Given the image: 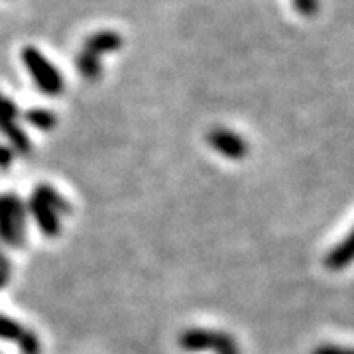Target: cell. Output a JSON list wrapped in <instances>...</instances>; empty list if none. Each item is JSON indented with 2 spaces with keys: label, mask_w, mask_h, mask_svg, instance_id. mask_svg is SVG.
<instances>
[{
  "label": "cell",
  "mask_w": 354,
  "mask_h": 354,
  "mask_svg": "<svg viewBox=\"0 0 354 354\" xmlns=\"http://www.w3.org/2000/svg\"><path fill=\"white\" fill-rule=\"evenodd\" d=\"M22 64L28 69V73L32 77V81L36 83V87L48 95V97H57L62 95L65 88L64 77L55 69V65L34 46H26L22 50Z\"/></svg>",
  "instance_id": "6da1fadb"
},
{
  "label": "cell",
  "mask_w": 354,
  "mask_h": 354,
  "mask_svg": "<svg viewBox=\"0 0 354 354\" xmlns=\"http://www.w3.org/2000/svg\"><path fill=\"white\" fill-rule=\"evenodd\" d=\"M26 207L16 195H0V241L12 248L24 244Z\"/></svg>",
  "instance_id": "7a4b0ae2"
},
{
  "label": "cell",
  "mask_w": 354,
  "mask_h": 354,
  "mask_svg": "<svg viewBox=\"0 0 354 354\" xmlns=\"http://www.w3.org/2000/svg\"><path fill=\"white\" fill-rule=\"evenodd\" d=\"M179 346L187 353H216L225 354L239 348L236 341L223 330L187 329L179 337Z\"/></svg>",
  "instance_id": "3957f363"
},
{
  "label": "cell",
  "mask_w": 354,
  "mask_h": 354,
  "mask_svg": "<svg viewBox=\"0 0 354 354\" xmlns=\"http://www.w3.org/2000/svg\"><path fill=\"white\" fill-rule=\"evenodd\" d=\"M207 142L215 152L223 153L228 160H244L248 153L246 140L227 128H213L207 136Z\"/></svg>",
  "instance_id": "277c9868"
},
{
  "label": "cell",
  "mask_w": 354,
  "mask_h": 354,
  "mask_svg": "<svg viewBox=\"0 0 354 354\" xmlns=\"http://www.w3.org/2000/svg\"><path fill=\"white\" fill-rule=\"evenodd\" d=\"M354 262V228L335 248L325 256V268L330 272H341Z\"/></svg>",
  "instance_id": "5b68a950"
},
{
  "label": "cell",
  "mask_w": 354,
  "mask_h": 354,
  "mask_svg": "<svg viewBox=\"0 0 354 354\" xmlns=\"http://www.w3.org/2000/svg\"><path fill=\"white\" fill-rule=\"evenodd\" d=\"M120 48H122V38L114 30H101L97 34H91L83 44V50L97 57H101L104 53H114Z\"/></svg>",
  "instance_id": "8992f818"
},
{
  "label": "cell",
  "mask_w": 354,
  "mask_h": 354,
  "mask_svg": "<svg viewBox=\"0 0 354 354\" xmlns=\"http://www.w3.org/2000/svg\"><path fill=\"white\" fill-rule=\"evenodd\" d=\"M30 211H32V215L36 218L39 230H41L48 239H55V236L59 234V230H62L59 215H57L53 209H50L46 203H41L32 197V201H30Z\"/></svg>",
  "instance_id": "52a82bcc"
},
{
  "label": "cell",
  "mask_w": 354,
  "mask_h": 354,
  "mask_svg": "<svg viewBox=\"0 0 354 354\" xmlns=\"http://www.w3.org/2000/svg\"><path fill=\"white\" fill-rule=\"evenodd\" d=\"M0 132L8 138V142L12 144V148L16 152L20 153H30L32 152V142L28 138L22 128L18 127L16 120H10V118H0Z\"/></svg>",
  "instance_id": "ba28073f"
},
{
  "label": "cell",
  "mask_w": 354,
  "mask_h": 354,
  "mask_svg": "<svg viewBox=\"0 0 354 354\" xmlns=\"http://www.w3.org/2000/svg\"><path fill=\"white\" fill-rule=\"evenodd\" d=\"M34 199L46 203V205H48L50 209H53L57 215H69V213H71V205H69V201L65 199L64 195H59L51 185H46V183H41V185L36 187V191H34Z\"/></svg>",
  "instance_id": "9c48e42d"
},
{
  "label": "cell",
  "mask_w": 354,
  "mask_h": 354,
  "mask_svg": "<svg viewBox=\"0 0 354 354\" xmlns=\"http://www.w3.org/2000/svg\"><path fill=\"white\" fill-rule=\"evenodd\" d=\"M75 67L81 75L85 77L87 81H97L102 73L101 57L88 53V51L81 50V53H77L75 57Z\"/></svg>",
  "instance_id": "30bf717a"
},
{
  "label": "cell",
  "mask_w": 354,
  "mask_h": 354,
  "mask_svg": "<svg viewBox=\"0 0 354 354\" xmlns=\"http://www.w3.org/2000/svg\"><path fill=\"white\" fill-rule=\"evenodd\" d=\"M26 122H30L34 128H38L41 132H50L57 124V116L48 111V109H30L24 114Z\"/></svg>",
  "instance_id": "8fae6325"
},
{
  "label": "cell",
  "mask_w": 354,
  "mask_h": 354,
  "mask_svg": "<svg viewBox=\"0 0 354 354\" xmlns=\"http://www.w3.org/2000/svg\"><path fill=\"white\" fill-rule=\"evenodd\" d=\"M24 327L20 323H16L14 319L6 315H0V339L2 341H20V337L24 335Z\"/></svg>",
  "instance_id": "7c38bea8"
},
{
  "label": "cell",
  "mask_w": 354,
  "mask_h": 354,
  "mask_svg": "<svg viewBox=\"0 0 354 354\" xmlns=\"http://www.w3.org/2000/svg\"><path fill=\"white\" fill-rule=\"evenodd\" d=\"M18 344H20V353L22 354H39V351H41L38 335L34 330H24Z\"/></svg>",
  "instance_id": "4fadbf2b"
},
{
  "label": "cell",
  "mask_w": 354,
  "mask_h": 354,
  "mask_svg": "<svg viewBox=\"0 0 354 354\" xmlns=\"http://www.w3.org/2000/svg\"><path fill=\"white\" fill-rule=\"evenodd\" d=\"M293 8L305 18H313L319 12V0H291Z\"/></svg>",
  "instance_id": "5bb4252c"
},
{
  "label": "cell",
  "mask_w": 354,
  "mask_h": 354,
  "mask_svg": "<svg viewBox=\"0 0 354 354\" xmlns=\"http://www.w3.org/2000/svg\"><path fill=\"white\" fill-rule=\"evenodd\" d=\"M0 118H10V120L18 118V106L4 95H0Z\"/></svg>",
  "instance_id": "9a60e30c"
},
{
  "label": "cell",
  "mask_w": 354,
  "mask_h": 354,
  "mask_svg": "<svg viewBox=\"0 0 354 354\" xmlns=\"http://www.w3.org/2000/svg\"><path fill=\"white\" fill-rule=\"evenodd\" d=\"M311 354H354V348H346L339 344H321Z\"/></svg>",
  "instance_id": "2e32d148"
},
{
  "label": "cell",
  "mask_w": 354,
  "mask_h": 354,
  "mask_svg": "<svg viewBox=\"0 0 354 354\" xmlns=\"http://www.w3.org/2000/svg\"><path fill=\"white\" fill-rule=\"evenodd\" d=\"M8 279H10V264H8V260L0 254V290L8 283Z\"/></svg>",
  "instance_id": "e0dca14e"
},
{
  "label": "cell",
  "mask_w": 354,
  "mask_h": 354,
  "mask_svg": "<svg viewBox=\"0 0 354 354\" xmlns=\"http://www.w3.org/2000/svg\"><path fill=\"white\" fill-rule=\"evenodd\" d=\"M12 160H14L12 150L0 144V167H8V165L12 164Z\"/></svg>",
  "instance_id": "ac0fdd59"
},
{
  "label": "cell",
  "mask_w": 354,
  "mask_h": 354,
  "mask_svg": "<svg viewBox=\"0 0 354 354\" xmlns=\"http://www.w3.org/2000/svg\"><path fill=\"white\" fill-rule=\"evenodd\" d=\"M225 354H241V351H239V348H234V351H230V353H225Z\"/></svg>",
  "instance_id": "d6986e66"
}]
</instances>
